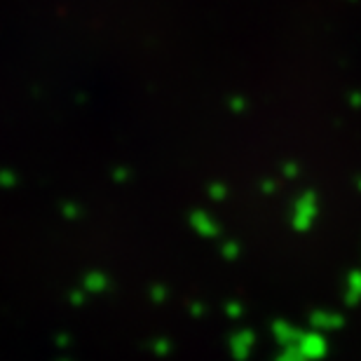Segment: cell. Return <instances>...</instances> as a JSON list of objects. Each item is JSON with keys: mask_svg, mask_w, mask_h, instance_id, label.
Listing matches in <instances>:
<instances>
[]
</instances>
